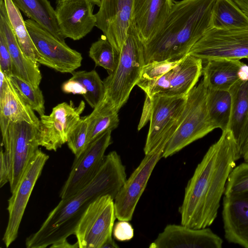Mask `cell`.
<instances>
[{
	"mask_svg": "<svg viewBox=\"0 0 248 248\" xmlns=\"http://www.w3.org/2000/svg\"><path fill=\"white\" fill-rule=\"evenodd\" d=\"M166 146L160 143L149 153L145 155L138 167L127 178L114 200L116 218L131 221L137 203L144 191L151 174Z\"/></svg>",
	"mask_w": 248,
	"mask_h": 248,
	"instance_id": "cell-14",
	"label": "cell"
},
{
	"mask_svg": "<svg viewBox=\"0 0 248 248\" xmlns=\"http://www.w3.org/2000/svg\"><path fill=\"white\" fill-rule=\"evenodd\" d=\"M206 104L209 118L216 128L228 129L232 105L230 92L207 88Z\"/></svg>",
	"mask_w": 248,
	"mask_h": 248,
	"instance_id": "cell-28",
	"label": "cell"
},
{
	"mask_svg": "<svg viewBox=\"0 0 248 248\" xmlns=\"http://www.w3.org/2000/svg\"><path fill=\"white\" fill-rule=\"evenodd\" d=\"M4 1L9 21L21 50L27 58L37 62V52L20 10L11 0Z\"/></svg>",
	"mask_w": 248,
	"mask_h": 248,
	"instance_id": "cell-29",
	"label": "cell"
},
{
	"mask_svg": "<svg viewBox=\"0 0 248 248\" xmlns=\"http://www.w3.org/2000/svg\"><path fill=\"white\" fill-rule=\"evenodd\" d=\"M183 59L176 61H154L145 64L136 85L140 88L157 80L177 65Z\"/></svg>",
	"mask_w": 248,
	"mask_h": 248,
	"instance_id": "cell-34",
	"label": "cell"
},
{
	"mask_svg": "<svg viewBox=\"0 0 248 248\" xmlns=\"http://www.w3.org/2000/svg\"><path fill=\"white\" fill-rule=\"evenodd\" d=\"M186 97L155 95L151 98L150 124L143 149L145 155L160 143L167 144L182 121Z\"/></svg>",
	"mask_w": 248,
	"mask_h": 248,
	"instance_id": "cell-10",
	"label": "cell"
},
{
	"mask_svg": "<svg viewBox=\"0 0 248 248\" xmlns=\"http://www.w3.org/2000/svg\"><path fill=\"white\" fill-rule=\"evenodd\" d=\"M112 234L119 241H127L133 238L134 231L128 221L119 220L114 225Z\"/></svg>",
	"mask_w": 248,
	"mask_h": 248,
	"instance_id": "cell-37",
	"label": "cell"
},
{
	"mask_svg": "<svg viewBox=\"0 0 248 248\" xmlns=\"http://www.w3.org/2000/svg\"><path fill=\"white\" fill-rule=\"evenodd\" d=\"M229 91L232 105L228 128L237 143L248 113V79L239 80Z\"/></svg>",
	"mask_w": 248,
	"mask_h": 248,
	"instance_id": "cell-27",
	"label": "cell"
},
{
	"mask_svg": "<svg viewBox=\"0 0 248 248\" xmlns=\"http://www.w3.org/2000/svg\"><path fill=\"white\" fill-rule=\"evenodd\" d=\"M49 156L39 149L24 171L8 202L9 217L2 240L8 248L16 239L22 218L35 185Z\"/></svg>",
	"mask_w": 248,
	"mask_h": 248,
	"instance_id": "cell-12",
	"label": "cell"
},
{
	"mask_svg": "<svg viewBox=\"0 0 248 248\" xmlns=\"http://www.w3.org/2000/svg\"><path fill=\"white\" fill-rule=\"evenodd\" d=\"M26 121L38 127L39 119L21 96L10 78L0 70V126L3 133L10 123Z\"/></svg>",
	"mask_w": 248,
	"mask_h": 248,
	"instance_id": "cell-20",
	"label": "cell"
},
{
	"mask_svg": "<svg viewBox=\"0 0 248 248\" xmlns=\"http://www.w3.org/2000/svg\"><path fill=\"white\" fill-rule=\"evenodd\" d=\"M222 216L227 241L248 248V191L224 196Z\"/></svg>",
	"mask_w": 248,
	"mask_h": 248,
	"instance_id": "cell-19",
	"label": "cell"
},
{
	"mask_svg": "<svg viewBox=\"0 0 248 248\" xmlns=\"http://www.w3.org/2000/svg\"><path fill=\"white\" fill-rule=\"evenodd\" d=\"M244 64L238 60L209 61L202 69L204 84L208 89L229 91L237 81L242 80Z\"/></svg>",
	"mask_w": 248,
	"mask_h": 248,
	"instance_id": "cell-23",
	"label": "cell"
},
{
	"mask_svg": "<svg viewBox=\"0 0 248 248\" xmlns=\"http://www.w3.org/2000/svg\"><path fill=\"white\" fill-rule=\"evenodd\" d=\"M119 246L112 237L108 239L104 243L102 248H118Z\"/></svg>",
	"mask_w": 248,
	"mask_h": 248,
	"instance_id": "cell-44",
	"label": "cell"
},
{
	"mask_svg": "<svg viewBox=\"0 0 248 248\" xmlns=\"http://www.w3.org/2000/svg\"><path fill=\"white\" fill-rule=\"evenodd\" d=\"M13 63L6 40L0 31V70L6 75L10 76L12 73Z\"/></svg>",
	"mask_w": 248,
	"mask_h": 248,
	"instance_id": "cell-36",
	"label": "cell"
},
{
	"mask_svg": "<svg viewBox=\"0 0 248 248\" xmlns=\"http://www.w3.org/2000/svg\"><path fill=\"white\" fill-rule=\"evenodd\" d=\"M55 9L62 37L79 40L96 27L94 4L89 0H59Z\"/></svg>",
	"mask_w": 248,
	"mask_h": 248,
	"instance_id": "cell-17",
	"label": "cell"
},
{
	"mask_svg": "<svg viewBox=\"0 0 248 248\" xmlns=\"http://www.w3.org/2000/svg\"><path fill=\"white\" fill-rule=\"evenodd\" d=\"M223 240L210 228L168 224L149 248H221Z\"/></svg>",
	"mask_w": 248,
	"mask_h": 248,
	"instance_id": "cell-18",
	"label": "cell"
},
{
	"mask_svg": "<svg viewBox=\"0 0 248 248\" xmlns=\"http://www.w3.org/2000/svg\"><path fill=\"white\" fill-rule=\"evenodd\" d=\"M71 78L79 82L85 89L86 93L84 98L90 106L94 108L106 96V88L95 70L74 71Z\"/></svg>",
	"mask_w": 248,
	"mask_h": 248,
	"instance_id": "cell-30",
	"label": "cell"
},
{
	"mask_svg": "<svg viewBox=\"0 0 248 248\" xmlns=\"http://www.w3.org/2000/svg\"><path fill=\"white\" fill-rule=\"evenodd\" d=\"M88 127L87 116L82 117L68 136L67 145L75 157H78L88 145Z\"/></svg>",
	"mask_w": 248,
	"mask_h": 248,
	"instance_id": "cell-35",
	"label": "cell"
},
{
	"mask_svg": "<svg viewBox=\"0 0 248 248\" xmlns=\"http://www.w3.org/2000/svg\"><path fill=\"white\" fill-rule=\"evenodd\" d=\"M233 1L248 16V0H233Z\"/></svg>",
	"mask_w": 248,
	"mask_h": 248,
	"instance_id": "cell-43",
	"label": "cell"
},
{
	"mask_svg": "<svg viewBox=\"0 0 248 248\" xmlns=\"http://www.w3.org/2000/svg\"><path fill=\"white\" fill-rule=\"evenodd\" d=\"M216 0L174 1L164 23L144 45L145 64L154 61H179L212 27Z\"/></svg>",
	"mask_w": 248,
	"mask_h": 248,
	"instance_id": "cell-3",
	"label": "cell"
},
{
	"mask_svg": "<svg viewBox=\"0 0 248 248\" xmlns=\"http://www.w3.org/2000/svg\"><path fill=\"white\" fill-rule=\"evenodd\" d=\"M248 191V162L235 166L229 174L224 196Z\"/></svg>",
	"mask_w": 248,
	"mask_h": 248,
	"instance_id": "cell-33",
	"label": "cell"
},
{
	"mask_svg": "<svg viewBox=\"0 0 248 248\" xmlns=\"http://www.w3.org/2000/svg\"><path fill=\"white\" fill-rule=\"evenodd\" d=\"M134 0H101L96 27L120 53L133 21Z\"/></svg>",
	"mask_w": 248,
	"mask_h": 248,
	"instance_id": "cell-16",
	"label": "cell"
},
{
	"mask_svg": "<svg viewBox=\"0 0 248 248\" xmlns=\"http://www.w3.org/2000/svg\"><path fill=\"white\" fill-rule=\"evenodd\" d=\"M29 18L45 28L59 39L62 37L55 9L48 0H11Z\"/></svg>",
	"mask_w": 248,
	"mask_h": 248,
	"instance_id": "cell-24",
	"label": "cell"
},
{
	"mask_svg": "<svg viewBox=\"0 0 248 248\" xmlns=\"http://www.w3.org/2000/svg\"><path fill=\"white\" fill-rule=\"evenodd\" d=\"M59 0H56V1ZM91 2H92L94 5H96L99 7L101 3V0H89Z\"/></svg>",
	"mask_w": 248,
	"mask_h": 248,
	"instance_id": "cell-45",
	"label": "cell"
},
{
	"mask_svg": "<svg viewBox=\"0 0 248 248\" xmlns=\"http://www.w3.org/2000/svg\"><path fill=\"white\" fill-rule=\"evenodd\" d=\"M8 77L21 96L32 109L36 111L40 116L44 115L45 99L39 86H34L13 75Z\"/></svg>",
	"mask_w": 248,
	"mask_h": 248,
	"instance_id": "cell-32",
	"label": "cell"
},
{
	"mask_svg": "<svg viewBox=\"0 0 248 248\" xmlns=\"http://www.w3.org/2000/svg\"><path fill=\"white\" fill-rule=\"evenodd\" d=\"M1 136L9 167V183L12 193L39 149L37 126L26 121L10 123Z\"/></svg>",
	"mask_w": 248,
	"mask_h": 248,
	"instance_id": "cell-6",
	"label": "cell"
},
{
	"mask_svg": "<svg viewBox=\"0 0 248 248\" xmlns=\"http://www.w3.org/2000/svg\"><path fill=\"white\" fill-rule=\"evenodd\" d=\"M212 27L222 30L248 29V16L233 0H216Z\"/></svg>",
	"mask_w": 248,
	"mask_h": 248,
	"instance_id": "cell-26",
	"label": "cell"
},
{
	"mask_svg": "<svg viewBox=\"0 0 248 248\" xmlns=\"http://www.w3.org/2000/svg\"><path fill=\"white\" fill-rule=\"evenodd\" d=\"M49 247L50 248H79L77 242L72 245L69 244L67 240L54 244Z\"/></svg>",
	"mask_w": 248,
	"mask_h": 248,
	"instance_id": "cell-42",
	"label": "cell"
},
{
	"mask_svg": "<svg viewBox=\"0 0 248 248\" xmlns=\"http://www.w3.org/2000/svg\"><path fill=\"white\" fill-rule=\"evenodd\" d=\"M111 132L108 130L98 136L75 158L69 176L60 193L61 199L75 195L95 176L103 163L105 152L112 143Z\"/></svg>",
	"mask_w": 248,
	"mask_h": 248,
	"instance_id": "cell-11",
	"label": "cell"
},
{
	"mask_svg": "<svg viewBox=\"0 0 248 248\" xmlns=\"http://www.w3.org/2000/svg\"><path fill=\"white\" fill-rule=\"evenodd\" d=\"M93 109V111L87 115L88 144L105 131L116 129L119 124L118 111L107 98L105 97Z\"/></svg>",
	"mask_w": 248,
	"mask_h": 248,
	"instance_id": "cell-25",
	"label": "cell"
},
{
	"mask_svg": "<svg viewBox=\"0 0 248 248\" xmlns=\"http://www.w3.org/2000/svg\"><path fill=\"white\" fill-rule=\"evenodd\" d=\"M146 99L144 102L142 115L139 124L138 130L144 126V125L147 123L150 120L151 111V99L147 96H146Z\"/></svg>",
	"mask_w": 248,
	"mask_h": 248,
	"instance_id": "cell-41",
	"label": "cell"
},
{
	"mask_svg": "<svg viewBox=\"0 0 248 248\" xmlns=\"http://www.w3.org/2000/svg\"><path fill=\"white\" fill-rule=\"evenodd\" d=\"M144 65V45L133 20L122 47L117 66L103 80L105 98L113 104L117 111L126 103Z\"/></svg>",
	"mask_w": 248,
	"mask_h": 248,
	"instance_id": "cell-4",
	"label": "cell"
},
{
	"mask_svg": "<svg viewBox=\"0 0 248 248\" xmlns=\"http://www.w3.org/2000/svg\"><path fill=\"white\" fill-rule=\"evenodd\" d=\"M0 31L5 37L11 56L13 75L39 86L42 76L38 63L27 58L21 50L9 21L4 0H0Z\"/></svg>",
	"mask_w": 248,
	"mask_h": 248,
	"instance_id": "cell-22",
	"label": "cell"
},
{
	"mask_svg": "<svg viewBox=\"0 0 248 248\" xmlns=\"http://www.w3.org/2000/svg\"><path fill=\"white\" fill-rule=\"evenodd\" d=\"M85 104L81 100L78 106L70 101L54 107L51 113L40 116L37 127L39 146L48 151H56L67 143L68 136L80 119Z\"/></svg>",
	"mask_w": 248,
	"mask_h": 248,
	"instance_id": "cell-13",
	"label": "cell"
},
{
	"mask_svg": "<svg viewBox=\"0 0 248 248\" xmlns=\"http://www.w3.org/2000/svg\"><path fill=\"white\" fill-rule=\"evenodd\" d=\"M119 55L120 53L104 35L92 44L89 51V56L95 66L104 68L108 74L115 70Z\"/></svg>",
	"mask_w": 248,
	"mask_h": 248,
	"instance_id": "cell-31",
	"label": "cell"
},
{
	"mask_svg": "<svg viewBox=\"0 0 248 248\" xmlns=\"http://www.w3.org/2000/svg\"><path fill=\"white\" fill-rule=\"evenodd\" d=\"M202 61L189 54L174 67L157 80L140 88L146 96H186L202 75Z\"/></svg>",
	"mask_w": 248,
	"mask_h": 248,
	"instance_id": "cell-15",
	"label": "cell"
},
{
	"mask_svg": "<svg viewBox=\"0 0 248 248\" xmlns=\"http://www.w3.org/2000/svg\"><path fill=\"white\" fill-rule=\"evenodd\" d=\"M62 90L66 93L78 94L82 95L83 96L86 93V92L82 85L72 78H69L62 84Z\"/></svg>",
	"mask_w": 248,
	"mask_h": 248,
	"instance_id": "cell-39",
	"label": "cell"
},
{
	"mask_svg": "<svg viewBox=\"0 0 248 248\" xmlns=\"http://www.w3.org/2000/svg\"><path fill=\"white\" fill-rule=\"evenodd\" d=\"M116 218L114 200L110 196H102L93 201L75 231L79 248H102L112 237Z\"/></svg>",
	"mask_w": 248,
	"mask_h": 248,
	"instance_id": "cell-7",
	"label": "cell"
},
{
	"mask_svg": "<svg viewBox=\"0 0 248 248\" xmlns=\"http://www.w3.org/2000/svg\"><path fill=\"white\" fill-rule=\"evenodd\" d=\"M7 183H9V170L4 150L1 148L0 153V187H2Z\"/></svg>",
	"mask_w": 248,
	"mask_h": 248,
	"instance_id": "cell-40",
	"label": "cell"
},
{
	"mask_svg": "<svg viewBox=\"0 0 248 248\" xmlns=\"http://www.w3.org/2000/svg\"><path fill=\"white\" fill-rule=\"evenodd\" d=\"M126 168L115 151L105 155L93 179L75 195L61 199L39 230L25 241L27 248H45L74 234L89 205L97 198L109 195L113 200L126 180Z\"/></svg>",
	"mask_w": 248,
	"mask_h": 248,
	"instance_id": "cell-2",
	"label": "cell"
},
{
	"mask_svg": "<svg viewBox=\"0 0 248 248\" xmlns=\"http://www.w3.org/2000/svg\"><path fill=\"white\" fill-rule=\"evenodd\" d=\"M237 144L241 158L245 162H248V113Z\"/></svg>",
	"mask_w": 248,
	"mask_h": 248,
	"instance_id": "cell-38",
	"label": "cell"
},
{
	"mask_svg": "<svg viewBox=\"0 0 248 248\" xmlns=\"http://www.w3.org/2000/svg\"><path fill=\"white\" fill-rule=\"evenodd\" d=\"M189 54L203 63L216 59H248V29H209L192 46Z\"/></svg>",
	"mask_w": 248,
	"mask_h": 248,
	"instance_id": "cell-9",
	"label": "cell"
},
{
	"mask_svg": "<svg viewBox=\"0 0 248 248\" xmlns=\"http://www.w3.org/2000/svg\"><path fill=\"white\" fill-rule=\"evenodd\" d=\"M25 24L36 49L37 62L62 73H72L81 65L80 53L31 19Z\"/></svg>",
	"mask_w": 248,
	"mask_h": 248,
	"instance_id": "cell-8",
	"label": "cell"
},
{
	"mask_svg": "<svg viewBox=\"0 0 248 248\" xmlns=\"http://www.w3.org/2000/svg\"><path fill=\"white\" fill-rule=\"evenodd\" d=\"M174 2L173 0H134L133 20L143 44L160 29Z\"/></svg>",
	"mask_w": 248,
	"mask_h": 248,
	"instance_id": "cell-21",
	"label": "cell"
},
{
	"mask_svg": "<svg viewBox=\"0 0 248 248\" xmlns=\"http://www.w3.org/2000/svg\"><path fill=\"white\" fill-rule=\"evenodd\" d=\"M207 90L202 80L187 95L182 121L167 143L162 157L173 155L216 128L207 111Z\"/></svg>",
	"mask_w": 248,
	"mask_h": 248,
	"instance_id": "cell-5",
	"label": "cell"
},
{
	"mask_svg": "<svg viewBox=\"0 0 248 248\" xmlns=\"http://www.w3.org/2000/svg\"><path fill=\"white\" fill-rule=\"evenodd\" d=\"M241 158L238 144L228 128L208 148L185 188L179 208L182 225L208 227L216 219L228 176Z\"/></svg>",
	"mask_w": 248,
	"mask_h": 248,
	"instance_id": "cell-1",
	"label": "cell"
}]
</instances>
